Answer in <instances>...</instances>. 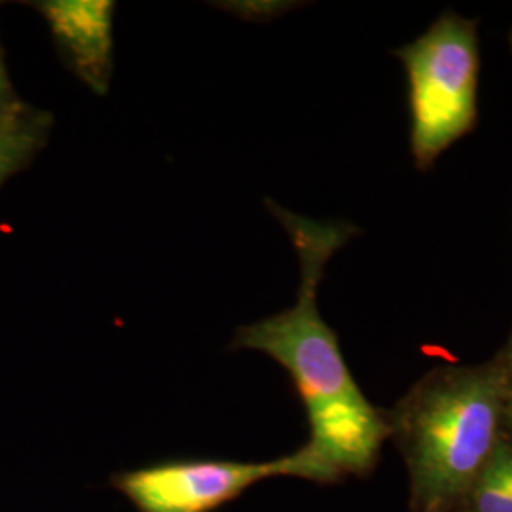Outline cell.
I'll return each mask as SVG.
<instances>
[{"mask_svg":"<svg viewBox=\"0 0 512 512\" xmlns=\"http://www.w3.org/2000/svg\"><path fill=\"white\" fill-rule=\"evenodd\" d=\"M270 209L289 232L298 255V298L289 310L239 327L232 348L266 353L291 374L310 421L306 448L330 475L336 480L363 475L380 456L389 427L353 380L338 338L317 306L330 258L359 228L349 222L306 219L272 202Z\"/></svg>","mask_w":512,"mask_h":512,"instance_id":"6da1fadb","label":"cell"},{"mask_svg":"<svg viewBox=\"0 0 512 512\" xmlns=\"http://www.w3.org/2000/svg\"><path fill=\"white\" fill-rule=\"evenodd\" d=\"M505 378L495 361L425 374L385 416L416 512H458L503 437Z\"/></svg>","mask_w":512,"mask_h":512,"instance_id":"7a4b0ae2","label":"cell"},{"mask_svg":"<svg viewBox=\"0 0 512 512\" xmlns=\"http://www.w3.org/2000/svg\"><path fill=\"white\" fill-rule=\"evenodd\" d=\"M393 54L408 76L412 158L425 171L475 128L480 73L476 21L448 10Z\"/></svg>","mask_w":512,"mask_h":512,"instance_id":"3957f363","label":"cell"},{"mask_svg":"<svg viewBox=\"0 0 512 512\" xmlns=\"http://www.w3.org/2000/svg\"><path fill=\"white\" fill-rule=\"evenodd\" d=\"M272 476L336 480L302 446L291 456L262 463L186 461L154 465L116 476L114 486L141 512H211Z\"/></svg>","mask_w":512,"mask_h":512,"instance_id":"277c9868","label":"cell"},{"mask_svg":"<svg viewBox=\"0 0 512 512\" xmlns=\"http://www.w3.org/2000/svg\"><path fill=\"white\" fill-rule=\"evenodd\" d=\"M74 73L93 92H107L112 74L114 4L105 0H54L40 4Z\"/></svg>","mask_w":512,"mask_h":512,"instance_id":"5b68a950","label":"cell"},{"mask_svg":"<svg viewBox=\"0 0 512 512\" xmlns=\"http://www.w3.org/2000/svg\"><path fill=\"white\" fill-rule=\"evenodd\" d=\"M52 116L16 97L0 99V186L29 164L44 147Z\"/></svg>","mask_w":512,"mask_h":512,"instance_id":"8992f818","label":"cell"},{"mask_svg":"<svg viewBox=\"0 0 512 512\" xmlns=\"http://www.w3.org/2000/svg\"><path fill=\"white\" fill-rule=\"evenodd\" d=\"M459 511L512 512V440L501 437L461 503Z\"/></svg>","mask_w":512,"mask_h":512,"instance_id":"52a82bcc","label":"cell"},{"mask_svg":"<svg viewBox=\"0 0 512 512\" xmlns=\"http://www.w3.org/2000/svg\"><path fill=\"white\" fill-rule=\"evenodd\" d=\"M495 365L499 366L503 378H505V384H507V391L512 393V334L507 342V346L501 349V353L494 359Z\"/></svg>","mask_w":512,"mask_h":512,"instance_id":"ba28073f","label":"cell"},{"mask_svg":"<svg viewBox=\"0 0 512 512\" xmlns=\"http://www.w3.org/2000/svg\"><path fill=\"white\" fill-rule=\"evenodd\" d=\"M8 97H14V93H12V86H10V78L6 73V65H4L2 54H0V99H8Z\"/></svg>","mask_w":512,"mask_h":512,"instance_id":"9c48e42d","label":"cell"},{"mask_svg":"<svg viewBox=\"0 0 512 512\" xmlns=\"http://www.w3.org/2000/svg\"><path fill=\"white\" fill-rule=\"evenodd\" d=\"M503 435L512 440V393H507L505 412H503Z\"/></svg>","mask_w":512,"mask_h":512,"instance_id":"30bf717a","label":"cell"},{"mask_svg":"<svg viewBox=\"0 0 512 512\" xmlns=\"http://www.w3.org/2000/svg\"><path fill=\"white\" fill-rule=\"evenodd\" d=\"M511 48H512V31H511Z\"/></svg>","mask_w":512,"mask_h":512,"instance_id":"8fae6325","label":"cell"}]
</instances>
